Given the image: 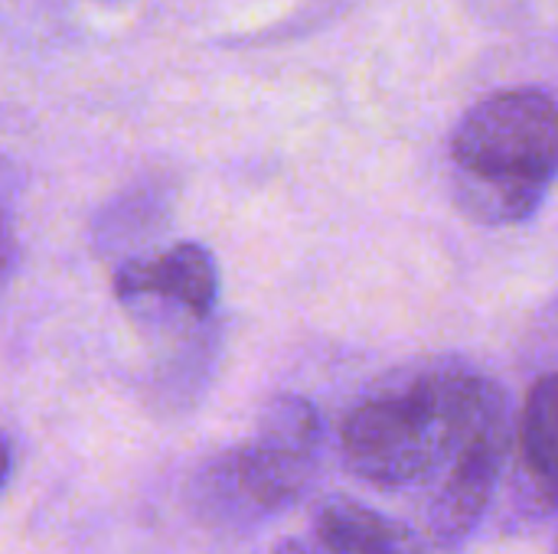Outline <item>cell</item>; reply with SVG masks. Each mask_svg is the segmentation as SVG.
<instances>
[{"mask_svg": "<svg viewBox=\"0 0 558 554\" xmlns=\"http://www.w3.org/2000/svg\"><path fill=\"white\" fill-rule=\"evenodd\" d=\"M513 434L517 428L507 398L484 418V424L458 454L451 470L422 496L418 513H422L425 539L435 549L458 552L477 535L481 522L487 519L497 500L513 451Z\"/></svg>", "mask_w": 558, "mask_h": 554, "instance_id": "obj_4", "label": "cell"}, {"mask_svg": "<svg viewBox=\"0 0 558 554\" xmlns=\"http://www.w3.org/2000/svg\"><path fill=\"white\" fill-rule=\"evenodd\" d=\"M324 418L304 395H271L248 441L203 470L206 503L232 522H258L294 509L314 487L324 460Z\"/></svg>", "mask_w": 558, "mask_h": 554, "instance_id": "obj_3", "label": "cell"}, {"mask_svg": "<svg viewBox=\"0 0 558 554\" xmlns=\"http://www.w3.org/2000/svg\"><path fill=\"white\" fill-rule=\"evenodd\" d=\"M507 398L494 376L458 356L402 366L347 411L343 464L373 490L425 496Z\"/></svg>", "mask_w": 558, "mask_h": 554, "instance_id": "obj_1", "label": "cell"}, {"mask_svg": "<svg viewBox=\"0 0 558 554\" xmlns=\"http://www.w3.org/2000/svg\"><path fill=\"white\" fill-rule=\"evenodd\" d=\"M16 258H20L16 235H13L10 216L0 209V287L10 281V274H13V268H16Z\"/></svg>", "mask_w": 558, "mask_h": 554, "instance_id": "obj_8", "label": "cell"}, {"mask_svg": "<svg viewBox=\"0 0 558 554\" xmlns=\"http://www.w3.org/2000/svg\"><path fill=\"white\" fill-rule=\"evenodd\" d=\"M517 496L530 516L558 513V372L533 382L517 434Z\"/></svg>", "mask_w": 558, "mask_h": 554, "instance_id": "obj_7", "label": "cell"}, {"mask_svg": "<svg viewBox=\"0 0 558 554\" xmlns=\"http://www.w3.org/2000/svg\"><path fill=\"white\" fill-rule=\"evenodd\" d=\"M271 554H428L425 539L350 496H327L314 506L304 535L281 539Z\"/></svg>", "mask_w": 558, "mask_h": 554, "instance_id": "obj_6", "label": "cell"}, {"mask_svg": "<svg viewBox=\"0 0 558 554\" xmlns=\"http://www.w3.org/2000/svg\"><path fill=\"white\" fill-rule=\"evenodd\" d=\"M10 441H7V434H3V428H0V490H3V483H7V477H10Z\"/></svg>", "mask_w": 558, "mask_h": 554, "instance_id": "obj_9", "label": "cell"}, {"mask_svg": "<svg viewBox=\"0 0 558 554\" xmlns=\"http://www.w3.org/2000/svg\"><path fill=\"white\" fill-rule=\"evenodd\" d=\"M556 554H558V549H556Z\"/></svg>", "mask_w": 558, "mask_h": 554, "instance_id": "obj_10", "label": "cell"}, {"mask_svg": "<svg viewBox=\"0 0 558 554\" xmlns=\"http://www.w3.org/2000/svg\"><path fill=\"white\" fill-rule=\"evenodd\" d=\"M114 294L124 304L160 300L193 320H209L219 304V264L199 242H177L157 255L131 258L114 274Z\"/></svg>", "mask_w": 558, "mask_h": 554, "instance_id": "obj_5", "label": "cell"}, {"mask_svg": "<svg viewBox=\"0 0 558 554\" xmlns=\"http://www.w3.org/2000/svg\"><path fill=\"white\" fill-rule=\"evenodd\" d=\"M458 209L487 229L530 222L558 183V101L500 88L474 101L448 140Z\"/></svg>", "mask_w": 558, "mask_h": 554, "instance_id": "obj_2", "label": "cell"}]
</instances>
